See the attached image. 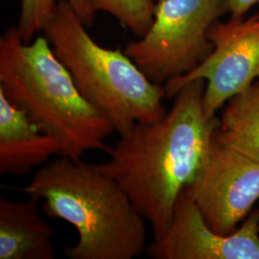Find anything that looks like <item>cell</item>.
<instances>
[{"label":"cell","instance_id":"cell-5","mask_svg":"<svg viewBox=\"0 0 259 259\" xmlns=\"http://www.w3.org/2000/svg\"><path fill=\"white\" fill-rule=\"evenodd\" d=\"M228 0H159L145 36L124 52L153 83L164 84L194 70L211 53L207 34Z\"/></svg>","mask_w":259,"mask_h":259},{"label":"cell","instance_id":"cell-6","mask_svg":"<svg viewBox=\"0 0 259 259\" xmlns=\"http://www.w3.org/2000/svg\"><path fill=\"white\" fill-rule=\"evenodd\" d=\"M207 37L211 53L194 70L163 85L172 98L186 83L204 80L203 107L211 119L225 103L259 80V12L248 19L216 21Z\"/></svg>","mask_w":259,"mask_h":259},{"label":"cell","instance_id":"cell-7","mask_svg":"<svg viewBox=\"0 0 259 259\" xmlns=\"http://www.w3.org/2000/svg\"><path fill=\"white\" fill-rule=\"evenodd\" d=\"M185 191L213 231L231 234L259 199V164L212 137L202 166Z\"/></svg>","mask_w":259,"mask_h":259},{"label":"cell","instance_id":"cell-12","mask_svg":"<svg viewBox=\"0 0 259 259\" xmlns=\"http://www.w3.org/2000/svg\"><path fill=\"white\" fill-rule=\"evenodd\" d=\"M60 0H20L18 31L23 42L30 44L37 33L42 32L52 18ZM74 10L85 27L92 26L95 14L93 0H65Z\"/></svg>","mask_w":259,"mask_h":259},{"label":"cell","instance_id":"cell-3","mask_svg":"<svg viewBox=\"0 0 259 259\" xmlns=\"http://www.w3.org/2000/svg\"><path fill=\"white\" fill-rule=\"evenodd\" d=\"M0 93L60 142L61 156L79 160L87 151L111 153V122L85 101L45 36L25 44L17 26L3 33Z\"/></svg>","mask_w":259,"mask_h":259},{"label":"cell","instance_id":"cell-8","mask_svg":"<svg viewBox=\"0 0 259 259\" xmlns=\"http://www.w3.org/2000/svg\"><path fill=\"white\" fill-rule=\"evenodd\" d=\"M153 259H259V210L231 234L213 231L194 202L182 191L165 236L146 248Z\"/></svg>","mask_w":259,"mask_h":259},{"label":"cell","instance_id":"cell-10","mask_svg":"<svg viewBox=\"0 0 259 259\" xmlns=\"http://www.w3.org/2000/svg\"><path fill=\"white\" fill-rule=\"evenodd\" d=\"M38 202L0 200V259H54L53 230Z\"/></svg>","mask_w":259,"mask_h":259},{"label":"cell","instance_id":"cell-14","mask_svg":"<svg viewBox=\"0 0 259 259\" xmlns=\"http://www.w3.org/2000/svg\"><path fill=\"white\" fill-rule=\"evenodd\" d=\"M259 4V0H228L227 11L231 19H244L251 8Z\"/></svg>","mask_w":259,"mask_h":259},{"label":"cell","instance_id":"cell-4","mask_svg":"<svg viewBox=\"0 0 259 259\" xmlns=\"http://www.w3.org/2000/svg\"><path fill=\"white\" fill-rule=\"evenodd\" d=\"M42 32L79 93L119 136L166 112L164 85L150 81L124 51L99 46L67 1H59Z\"/></svg>","mask_w":259,"mask_h":259},{"label":"cell","instance_id":"cell-15","mask_svg":"<svg viewBox=\"0 0 259 259\" xmlns=\"http://www.w3.org/2000/svg\"><path fill=\"white\" fill-rule=\"evenodd\" d=\"M157 1H159V0H157Z\"/></svg>","mask_w":259,"mask_h":259},{"label":"cell","instance_id":"cell-1","mask_svg":"<svg viewBox=\"0 0 259 259\" xmlns=\"http://www.w3.org/2000/svg\"><path fill=\"white\" fill-rule=\"evenodd\" d=\"M204 89L203 79L186 83L169 111L119 136L110 158L96 164L128 194L155 241L168 232L177 200L202 166L218 125L204 114Z\"/></svg>","mask_w":259,"mask_h":259},{"label":"cell","instance_id":"cell-11","mask_svg":"<svg viewBox=\"0 0 259 259\" xmlns=\"http://www.w3.org/2000/svg\"><path fill=\"white\" fill-rule=\"evenodd\" d=\"M213 138L259 164V80L227 102Z\"/></svg>","mask_w":259,"mask_h":259},{"label":"cell","instance_id":"cell-9","mask_svg":"<svg viewBox=\"0 0 259 259\" xmlns=\"http://www.w3.org/2000/svg\"><path fill=\"white\" fill-rule=\"evenodd\" d=\"M61 154L60 142L0 93V174L25 175Z\"/></svg>","mask_w":259,"mask_h":259},{"label":"cell","instance_id":"cell-13","mask_svg":"<svg viewBox=\"0 0 259 259\" xmlns=\"http://www.w3.org/2000/svg\"><path fill=\"white\" fill-rule=\"evenodd\" d=\"M96 12H105L117 19L137 37L146 35L156 13L154 0H93Z\"/></svg>","mask_w":259,"mask_h":259},{"label":"cell","instance_id":"cell-2","mask_svg":"<svg viewBox=\"0 0 259 259\" xmlns=\"http://www.w3.org/2000/svg\"><path fill=\"white\" fill-rule=\"evenodd\" d=\"M44 200L49 218L73 226L78 241L64 252L70 259H134L146 249V220L128 194L96 164L58 156L21 188Z\"/></svg>","mask_w":259,"mask_h":259}]
</instances>
